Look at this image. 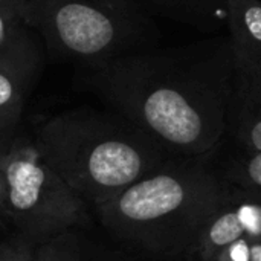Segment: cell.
Returning <instances> with one entry per match:
<instances>
[{
	"mask_svg": "<svg viewBox=\"0 0 261 261\" xmlns=\"http://www.w3.org/2000/svg\"><path fill=\"white\" fill-rule=\"evenodd\" d=\"M23 20L54 52L92 67L154 49L161 35L138 0H26Z\"/></svg>",
	"mask_w": 261,
	"mask_h": 261,
	"instance_id": "277c9868",
	"label": "cell"
},
{
	"mask_svg": "<svg viewBox=\"0 0 261 261\" xmlns=\"http://www.w3.org/2000/svg\"><path fill=\"white\" fill-rule=\"evenodd\" d=\"M28 89L14 76L0 70V139L11 141L20 130Z\"/></svg>",
	"mask_w": 261,
	"mask_h": 261,
	"instance_id": "7c38bea8",
	"label": "cell"
},
{
	"mask_svg": "<svg viewBox=\"0 0 261 261\" xmlns=\"http://www.w3.org/2000/svg\"><path fill=\"white\" fill-rule=\"evenodd\" d=\"M0 9L23 18L26 9V0H0Z\"/></svg>",
	"mask_w": 261,
	"mask_h": 261,
	"instance_id": "2e32d148",
	"label": "cell"
},
{
	"mask_svg": "<svg viewBox=\"0 0 261 261\" xmlns=\"http://www.w3.org/2000/svg\"><path fill=\"white\" fill-rule=\"evenodd\" d=\"M226 194L211 150L199 158L168 159L93 213L121 246L138 255L191 261L203 225Z\"/></svg>",
	"mask_w": 261,
	"mask_h": 261,
	"instance_id": "7a4b0ae2",
	"label": "cell"
},
{
	"mask_svg": "<svg viewBox=\"0 0 261 261\" xmlns=\"http://www.w3.org/2000/svg\"><path fill=\"white\" fill-rule=\"evenodd\" d=\"M34 29L18 15L0 9V70L31 90L41 72V50Z\"/></svg>",
	"mask_w": 261,
	"mask_h": 261,
	"instance_id": "52a82bcc",
	"label": "cell"
},
{
	"mask_svg": "<svg viewBox=\"0 0 261 261\" xmlns=\"http://www.w3.org/2000/svg\"><path fill=\"white\" fill-rule=\"evenodd\" d=\"M213 162L225 184L261 202V153L223 138L213 150Z\"/></svg>",
	"mask_w": 261,
	"mask_h": 261,
	"instance_id": "9c48e42d",
	"label": "cell"
},
{
	"mask_svg": "<svg viewBox=\"0 0 261 261\" xmlns=\"http://www.w3.org/2000/svg\"><path fill=\"white\" fill-rule=\"evenodd\" d=\"M243 237L245 228L242 217L228 187V194L223 203L213 213L200 231L191 261H214L223 249Z\"/></svg>",
	"mask_w": 261,
	"mask_h": 261,
	"instance_id": "30bf717a",
	"label": "cell"
},
{
	"mask_svg": "<svg viewBox=\"0 0 261 261\" xmlns=\"http://www.w3.org/2000/svg\"><path fill=\"white\" fill-rule=\"evenodd\" d=\"M6 208L15 234L38 243L90 226V208L18 133L3 154Z\"/></svg>",
	"mask_w": 261,
	"mask_h": 261,
	"instance_id": "5b68a950",
	"label": "cell"
},
{
	"mask_svg": "<svg viewBox=\"0 0 261 261\" xmlns=\"http://www.w3.org/2000/svg\"><path fill=\"white\" fill-rule=\"evenodd\" d=\"M34 142L50 168L92 211L176 158L109 107L58 113L35 130Z\"/></svg>",
	"mask_w": 261,
	"mask_h": 261,
	"instance_id": "3957f363",
	"label": "cell"
},
{
	"mask_svg": "<svg viewBox=\"0 0 261 261\" xmlns=\"http://www.w3.org/2000/svg\"><path fill=\"white\" fill-rule=\"evenodd\" d=\"M145 9L197 31L219 32L226 20V0H138Z\"/></svg>",
	"mask_w": 261,
	"mask_h": 261,
	"instance_id": "8fae6325",
	"label": "cell"
},
{
	"mask_svg": "<svg viewBox=\"0 0 261 261\" xmlns=\"http://www.w3.org/2000/svg\"><path fill=\"white\" fill-rule=\"evenodd\" d=\"M223 138L245 150L261 153V70L236 67Z\"/></svg>",
	"mask_w": 261,
	"mask_h": 261,
	"instance_id": "8992f818",
	"label": "cell"
},
{
	"mask_svg": "<svg viewBox=\"0 0 261 261\" xmlns=\"http://www.w3.org/2000/svg\"><path fill=\"white\" fill-rule=\"evenodd\" d=\"M37 243L15 234L11 240L0 243V261H35Z\"/></svg>",
	"mask_w": 261,
	"mask_h": 261,
	"instance_id": "5bb4252c",
	"label": "cell"
},
{
	"mask_svg": "<svg viewBox=\"0 0 261 261\" xmlns=\"http://www.w3.org/2000/svg\"><path fill=\"white\" fill-rule=\"evenodd\" d=\"M11 141L0 139V229H5L9 226L8 208H6V184H5V173H3V154L8 145L11 144Z\"/></svg>",
	"mask_w": 261,
	"mask_h": 261,
	"instance_id": "9a60e30c",
	"label": "cell"
},
{
	"mask_svg": "<svg viewBox=\"0 0 261 261\" xmlns=\"http://www.w3.org/2000/svg\"><path fill=\"white\" fill-rule=\"evenodd\" d=\"M249 255L251 261H261V240L249 239Z\"/></svg>",
	"mask_w": 261,
	"mask_h": 261,
	"instance_id": "e0dca14e",
	"label": "cell"
},
{
	"mask_svg": "<svg viewBox=\"0 0 261 261\" xmlns=\"http://www.w3.org/2000/svg\"><path fill=\"white\" fill-rule=\"evenodd\" d=\"M225 24L236 67L261 70V0H226Z\"/></svg>",
	"mask_w": 261,
	"mask_h": 261,
	"instance_id": "ba28073f",
	"label": "cell"
},
{
	"mask_svg": "<svg viewBox=\"0 0 261 261\" xmlns=\"http://www.w3.org/2000/svg\"><path fill=\"white\" fill-rule=\"evenodd\" d=\"M35 261H99L81 231H70L38 243Z\"/></svg>",
	"mask_w": 261,
	"mask_h": 261,
	"instance_id": "4fadbf2b",
	"label": "cell"
},
{
	"mask_svg": "<svg viewBox=\"0 0 261 261\" xmlns=\"http://www.w3.org/2000/svg\"><path fill=\"white\" fill-rule=\"evenodd\" d=\"M236 76L228 34L128 54L93 67L92 87L176 158H199L225 136Z\"/></svg>",
	"mask_w": 261,
	"mask_h": 261,
	"instance_id": "6da1fadb",
	"label": "cell"
}]
</instances>
